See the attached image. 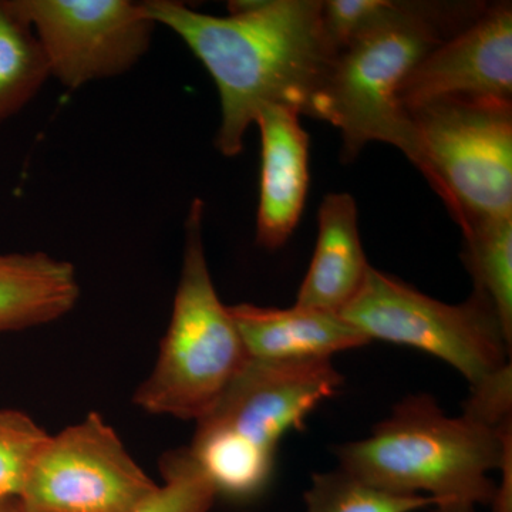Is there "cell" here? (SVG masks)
Listing matches in <instances>:
<instances>
[{"mask_svg": "<svg viewBox=\"0 0 512 512\" xmlns=\"http://www.w3.org/2000/svg\"><path fill=\"white\" fill-rule=\"evenodd\" d=\"M463 234L474 289L487 296L512 340V218L474 225Z\"/></svg>", "mask_w": 512, "mask_h": 512, "instance_id": "obj_17", "label": "cell"}, {"mask_svg": "<svg viewBox=\"0 0 512 512\" xmlns=\"http://www.w3.org/2000/svg\"><path fill=\"white\" fill-rule=\"evenodd\" d=\"M190 448L218 497L237 503L265 493L276 456L231 431L197 426Z\"/></svg>", "mask_w": 512, "mask_h": 512, "instance_id": "obj_15", "label": "cell"}, {"mask_svg": "<svg viewBox=\"0 0 512 512\" xmlns=\"http://www.w3.org/2000/svg\"><path fill=\"white\" fill-rule=\"evenodd\" d=\"M301 116V111L286 104H268L256 116L262 141L256 244L262 248L284 247L305 208L309 136Z\"/></svg>", "mask_w": 512, "mask_h": 512, "instance_id": "obj_11", "label": "cell"}, {"mask_svg": "<svg viewBox=\"0 0 512 512\" xmlns=\"http://www.w3.org/2000/svg\"><path fill=\"white\" fill-rule=\"evenodd\" d=\"M392 6V0H322L323 30L336 55Z\"/></svg>", "mask_w": 512, "mask_h": 512, "instance_id": "obj_21", "label": "cell"}, {"mask_svg": "<svg viewBox=\"0 0 512 512\" xmlns=\"http://www.w3.org/2000/svg\"><path fill=\"white\" fill-rule=\"evenodd\" d=\"M303 500L306 512H414L433 508L429 497L390 493L340 467L313 474Z\"/></svg>", "mask_w": 512, "mask_h": 512, "instance_id": "obj_18", "label": "cell"}, {"mask_svg": "<svg viewBox=\"0 0 512 512\" xmlns=\"http://www.w3.org/2000/svg\"><path fill=\"white\" fill-rule=\"evenodd\" d=\"M370 268L352 195H326L319 208L315 252L295 305L340 313L365 285Z\"/></svg>", "mask_w": 512, "mask_h": 512, "instance_id": "obj_13", "label": "cell"}, {"mask_svg": "<svg viewBox=\"0 0 512 512\" xmlns=\"http://www.w3.org/2000/svg\"><path fill=\"white\" fill-rule=\"evenodd\" d=\"M0 512H20L18 498L0 497Z\"/></svg>", "mask_w": 512, "mask_h": 512, "instance_id": "obj_22", "label": "cell"}, {"mask_svg": "<svg viewBox=\"0 0 512 512\" xmlns=\"http://www.w3.org/2000/svg\"><path fill=\"white\" fill-rule=\"evenodd\" d=\"M80 298L76 269L45 252H0V333L62 319Z\"/></svg>", "mask_w": 512, "mask_h": 512, "instance_id": "obj_14", "label": "cell"}, {"mask_svg": "<svg viewBox=\"0 0 512 512\" xmlns=\"http://www.w3.org/2000/svg\"><path fill=\"white\" fill-rule=\"evenodd\" d=\"M512 101L511 2L485 5L473 22L424 57L400 87L403 110L446 97Z\"/></svg>", "mask_w": 512, "mask_h": 512, "instance_id": "obj_10", "label": "cell"}, {"mask_svg": "<svg viewBox=\"0 0 512 512\" xmlns=\"http://www.w3.org/2000/svg\"><path fill=\"white\" fill-rule=\"evenodd\" d=\"M13 2L35 30L50 76L69 89L128 72L146 55L157 26L144 2Z\"/></svg>", "mask_w": 512, "mask_h": 512, "instance_id": "obj_8", "label": "cell"}, {"mask_svg": "<svg viewBox=\"0 0 512 512\" xmlns=\"http://www.w3.org/2000/svg\"><path fill=\"white\" fill-rule=\"evenodd\" d=\"M484 6L393 2L333 57L306 116L339 128L345 163L372 141L402 150L407 120L397 101L400 87L431 50L466 28Z\"/></svg>", "mask_w": 512, "mask_h": 512, "instance_id": "obj_3", "label": "cell"}, {"mask_svg": "<svg viewBox=\"0 0 512 512\" xmlns=\"http://www.w3.org/2000/svg\"><path fill=\"white\" fill-rule=\"evenodd\" d=\"M204 202L192 201L173 312L157 362L133 403L154 416L197 423L211 412L249 355L212 282L202 241Z\"/></svg>", "mask_w": 512, "mask_h": 512, "instance_id": "obj_4", "label": "cell"}, {"mask_svg": "<svg viewBox=\"0 0 512 512\" xmlns=\"http://www.w3.org/2000/svg\"><path fill=\"white\" fill-rule=\"evenodd\" d=\"M406 113L404 156L461 231L512 218V101L446 97Z\"/></svg>", "mask_w": 512, "mask_h": 512, "instance_id": "obj_5", "label": "cell"}, {"mask_svg": "<svg viewBox=\"0 0 512 512\" xmlns=\"http://www.w3.org/2000/svg\"><path fill=\"white\" fill-rule=\"evenodd\" d=\"M158 484L99 413L40 448L18 495L20 512H130Z\"/></svg>", "mask_w": 512, "mask_h": 512, "instance_id": "obj_7", "label": "cell"}, {"mask_svg": "<svg viewBox=\"0 0 512 512\" xmlns=\"http://www.w3.org/2000/svg\"><path fill=\"white\" fill-rule=\"evenodd\" d=\"M228 308L251 359H332L370 343L339 313L298 305L276 309L241 303Z\"/></svg>", "mask_w": 512, "mask_h": 512, "instance_id": "obj_12", "label": "cell"}, {"mask_svg": "<svg viewBox=\"0 0 512 512\" xmlns=\"http://www.w3.org/2000/svg\"><path fill=\"white\" fill-rule=\"evenodd\" d=\"M335 454L366 483L429 497L431 512H478L497 494L488 474L512 457V424L494 429L466 414L448 417L430 394H410L369 437Z\"/></svg>", "mask_w": 512, "mask_h": 512, "instance_id": "obj_2", "label": "cell"}, {"mask_svg": "<svg viewBox=\"0 0 512 512\" xmlns=\"http://www.w3.org/2000/svg\"><path fill=\"white\" fill-rule=\"evenodd\" d=\"M342 386L343 376L330 359L249 357L197 426L231 431L276 456L286 434L305 429L309 414Z\"/></svg>", "mask_w": 512, "mask_h": 512, "instance_id": "obj_9", "label": "cell"}, {"mask_svg": "<svg viewBox=\"0 0 512 512\" xmlns=\"http://www.w3.org/2000/svg\"><path fill=\"white\" fill-rule=\"evenodd\" d=\"M339 315L370 342L439 357L466 377L470 389L511 367L512 340L487 296L476 289L466 302L448 305L370 268L365 285Z\"/></svg>", "mask_w": 512, "mask_h": 512, "instance_id": "obj_6", "label": "cell"}, {"mask_svg": "<svg viewBox=\"0 0 512 512\" xmlns=\"http://www.w3.org/2000/svg\"><path fill=\"white\" fill-rule=\"evenodd\" d=\"M49 77L32 25L13 0H0V124L25 109Z\"/></svg>", "mask_w": 512, "mask_h": 512, "instance_id": "obj_16", "label": "cell"}, {"mask_svg": "<svg viewBox=\"0 0 512 512\" xmlns=\"http://www.w3.org/2000/svg\"><path fill=\"white\" fill-rule=\"evenodd\" d=\"M49 436L29 414L0 409V497L18 498L29 468Z\"/></svg>", "mask_w": 512, "mask_h": 512, "instance_id": "obj_20", "label": "cell"}, {"mask_svg": "<svg viewBox=\"0 0 512 512\" xmlns=\"http://www.w3.org/2000/svg\"><path fill=\"white\" fill-rule=\"evenodd\" d=\"M148 15L183 39L211 74L221 100L215 146L235 157L262 107L308 113L335 49L322 25V0H242L212 16L173 0H147Z\"/></svg>", "mask_w": 512, "mask_h": 512, "instance_id": "obj_1", "label": "cell"}, {"mask_svg": "<svg viewBox=\"0 0 512 512\" xmlns=\"http://www.w3.org/2000/svg\"><path fill=\"white\" fill-rule=\"evenodd\" d=\"M163 484L130 512H208L218 495L190 448L167 451L160 460Z\"/></svg>", "mask_w": 512, "mask_h": 512, "instance_id": "obj_19", "label": "cell"}]
</instances>
